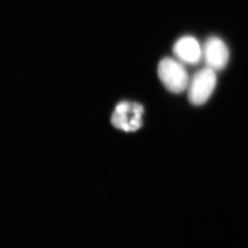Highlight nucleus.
Wrapping results in <instances>:
<instances>
[{"mask_svg":"<svg viewBox=\"0 0 248 248\" xmlns=\"http://www.w3.org/2000/svg\"><path fill=\"white\" fill-rule=\"evenodd\" d=\"M143 108L138 103L120 102L111 116V124L124 132H135L142 126Z\"/></svg>","mask_w":248,"mask_h":248,"instance_id":"3","label":"nucleus"},{"mask_svg":"<svg viewBox=\"0 0 248 248\" xmlns=\"http://www.w3.org/2000/svg\"><path fill=\"white\" fill-rule=\"evenodd\" d=\"M229 49L225 43L218 37H211L202 48V58L209 67L214 71L223 69L229 61Z\"/></svg>","mask_w":248,"mask_h":248,"instance_id":"4","label":"nucleus"},{"mask_svg":"<svg viewBox=\"0 0 248 248\" xmlns=\"http://www.w3.org/2000/svg\"><path fill=\"white\" fill-rule=\"evenodd\" d=\"M175 55L182 62L196 64L202 58V49L194 37L185 36L180 38L174 45Z\"/></svg>","mask_w":248,"mask_h":248,"instance_id":"5","label":"nucleus"},{"mask_svg":"<svg viewBox=\"0 0 248 248\" xmlns=\"http://www.w3.org/2000/svg\"><path fill=\"white\" fill-rule=\"evenodd\" d=\"M215 71L205 67L197 72L188 84V100L193 105H202L213 94L216 87Z\"/></svg>","mask_w":248,"mask_h":248,"instance_id":"2","label":"nucleus"},{"mask_svg":"<svg viewBox=\"0 0 248 248\" xmlns=\"http://www.w3.org/2000/svg\"><path fill=\"white\" fill-rule=\"evenodd\" d=\"M158 77L163 85L172 93H181L189 84L187 72L179 62L164 58L158 64Z\"/></svg>","mask_w":248,"mask_h":248,"instance_id":"1","label":"nucleus"}]
</instances>
